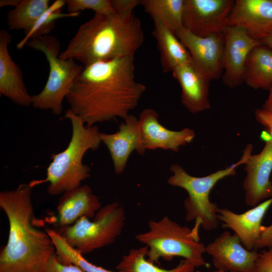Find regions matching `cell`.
I'll list each match as a JSON object with an SVG mask.
<instances>
[{
	"label": "cell",
	"mask_w": 272,
	"mask_h": 272,
	"mask_svg": "<svg viewBox=\"0 0 272 272\" xmlns=\"http://www.w3.org/2000/svg\"><path fill=\"white\" fill-rule=\"evenodd\" d=\"M65 5V1L56 0L39 17L31 29L17 44L18 49H22L31 39L40 38L49 35L54 29L56 20L65 17H75L80 13H63L61 8Z\"/></svg>",
	"instance_id": "cell-26"
},
{
	"label": "cell",
	"mask_w": 272,
	"mask_h": 272,
	"mask_svg": "<svg viewBox=\"0 0 272 272\" xmlns=\"http://www.w3.org/2000/svg\"><path fill=\"white\" fill-rule=\"evenodd\" d=\"M21 0H1L0 7L12 6L16 7L20 3Z\"/></svg>",
	"instance_id": "cell-36"
},
{
	"label": "cell",
	"mask_w": 272,
	"mask_h": 272,
	"mask_svg": "<svg viewBox=\"0 0 272 272\" xmlns=\"http://www.w3.org/2000/svg\"><path fill=\"white\" fill-rule=\"evenodd\" d=\"M250 152L244 151L241 159L237 163L225 169L218 170L203 177H195L189 174L180 165H171L170 170L172 173L167 180L168 183L173 186L184 189L188 194L184 200L186 220L194 221L192 228L198 232L200 227L204 230H215L219 226L217 205L211 201L210 193L214 186L220 180L235 174L236 168L244 164Z\"/></svg>",
	"instance_id": "cell-6"
},
{
	"label": "cell",
	"mask_w": 272,
	"mask_h": 272,
	"mask_svg": "<svg viewBox=\"0 0 272 272\" xmlns=\"http://www.w3.org/2000/svg\"><path fill=\"white\" fill-rule=\"evenodd\" d=\"M227 26L245 30L260 40L272 30V0H236Z\"/></svg>",
	"instance_id": "cell-15"
},
{
	"label": "cell",
	"mask_w": 272,
	"mask_h": 272,
	"mask_svg": "<svg viewBox=\"0 0 272 272\" xmlns=\"http://www.w3.org/2000/svg\"><path fill=\"white\" fill-rule=\"evenodd\" d=\"M171 73L180 86L181 103L189 112L195 114L210 108V81L192 62L180 65Z\"/></svg>",
	"instance_id": "cell-19"
},
{
	"label": "cell",
	"mask_w": 272,
	"mask_h": 272,
	"mask_svg": "<svg viewBox=\"0 0 272 272\" xmlns=\"http://www.w3.org/2000/svg\"><path fill=\"white\" fill-rule=\"evenodd\" d=\"M49 0H21L7 14V24L11 30H23L27 34L41 14L49 7Z\"/></svg>",
	"instance_id": "cell-25"
},
{
	"label": "cell",
	"mask_w": 272,
	"mask_h": 272,
	"mask_svg": "<svg viewBox=\"0 0 272 272\" xmlns=\"http://www.w3.org/2000/svg\"><path fill=\"white\" fill-rule=\"evenodd\" d=\"M244 82L255 90L272 85V50L263 44L254 47L247 58Z\"/></svg>",
	"instance_id": "cell-22"
},
{
	"label": "cell",
	"mask_w": 272,
	"mask_h": 272,
	"mask_svg": "<svg viewBox=\"0 0 272 272\" xmlns=\"http://www.w3.org/2000/svg\"><path fill=\"white\" fill-rule=\"evenodd\" d=\"M271 205L272 197L241 214L219 208L218 219L223 222L224 228H230L234 232L246 249L255 250L263 227V219Z\"/></svg>",
	"instance_id": "cell-16"
},
{
	"label": "cell",
	"mask_w": 272,
	"mask_h": 272,
	"mask_svg": "<svg viewBox=\"0 0 272 272\" xmlns=\"http://www.w3.org/2000/svg\"><path fill=\"white\" fill-rule=\"evenodd\" d=\"M255 272H272V248L258 252L255 264Z\"/></svg>",
	"instance_id": "cell-29"
},
{
	"label": "cell",
	"mask_w": 272,
	"mask_h": 272,
	"mask_svg": "<svg viewBox=\"0 0 272 272\" xmlns=\"http://www.w3.org/2000/svg\"><path fill=\"white\" fill-rule=\"evenodd\" d=\"M246 176L243 182L245 203L254 207L272 197V142L265 141L262 151L247 157L245 163Z\"/></svg>",
	"instance_id": "cell-13"
},
{
	"label": "cell",
	"mask_w": 272,
	"mask_h": 272,
	"mask_svg": "<svg viewBox=\"0 0 272 272\" xmlns=\"http://www.w3.org/2000/svg\"><path fill=\"white\" fill-rule=\"evenodd\" d=\"M134 60L125 56L83 65L65 98L86 126L125 120L138 105L146 87L135 79Z\"/></svg>",
	"instance_id": "cell-1"
},
{
	"label": "cell",
	"mask_w": 272,
	"mask_h": 272,
	"mask_svg": "<svg viewBox=\"0 0 272 272\" xmlns=\"http://www.w3.org/2000/svg\"><path fill=\"white\" fill-rule=\"evenodd\" d=\"M260 42L265 46L272 50V30Z\"/></svg>",
	"instance_id": "cell-35"
},
{
	"label": "cell",
	"mask_w": 272,
	"mask_h": 272,
	"mask_svg": "<svg viewBox=\"0 0 272 272\" xmlns=\"http://www.w3.org/2000/svg\"><path fill=\"white\" fill-rule=\"evenodd\" d=\"M43 53L49 64V74L46 84L38 94L32 96V105L35 108L50 110L55 115L61 114L62 101L83 65L73 59L59 57L60 45L58 39L48 35L30 40L26 44Z\"/></svg>",
	"instance_id": "cell-7"
},
{
	"label": "cell",
	"mask_w": 272,
	"mask_h": 272,
	"mask_svg": "<svg viewBox=\"0 0 272 272\" xmlns=\"http://www.w3.org/2000/svg\"><path fill=\"white\" fill-rule=\"evenodd\" d=\"M68 119L71 122L72 134L67 147L63 151L51 156V162L46 170L45 179L32 181L34 185L49 182L47 193L58 195L81 185L83 181L90 176L91 169L82 162L88 150L99 148L101 142L99 127L97 125L86 126L82 119L70 109L61 119Z\"/></svg>",
	"instance_id": "cell-4"
},
{
	"label": "cell",
	"mask_w": 272,
	"mask_h": 272,
	"mask_svg": "<svg viewBox=\"0 0 272 272\" xmlns=\"http://www.w3.org/2000/svg\"><path fill=\"white\" fill-rule=\"evenodd\" d=\"M100 138L109 150L114 170L117 174L123 172L129 157L134 150L141 155L145 153L141 141L138 118L133 115L129 114L124 120L116 132H101Z\"/></svg>",
	"instance_id": "cell-17"
},
{
	"label": "cell",
	"mask_w": 272,
	"mask_h": 272,
	"mask_svg": "<svg viewBox=\"0 0 272 272\" xmlns=\"http://www.w3.org/2000/svg\"><path fill=\"white\" fill-rule=\"evenodd\" d=\"M152 35L157 41L164 73L172 72L180 65L192 62L188 50L171 30L161 24H154Z\"/></svg>",
	"instance_id": "cell-21"
},
{
	"label": "cell",
	"mask_w": 272,
	"mask_h": 272,
	"mask_svg": "<svg viewBox=\"0 0 272 272\" xmlns=\"http://www.w3.org/2000/svg\"><path fill=\"white\" fill-rule=\"evenodd\" d=\"M68 13H80L91 10L96 14L111 15L116 13L111 0H66Z\"/></svg>",
	"instance_id": "cell-28"
},
{
	"label": "cell",
	"mask_w": 272,
	"mask_h": 272,
	"mask_svg": "<svg viewBox=\"0 0 272 272\" xmlns=\"http://www.w3.org/2000/svg\"><path fill=\"white\" fill-rule=\"evenodd\" d=\"M148 226V231L137 234L135 239L148 248L146 257L149 261L155 263L160 258L171 260L179 256L195 267L208 266L203 256L206 246L200 242L198 232L168 217L150 220Z\"/></svg>",
	"instance_id": "cell-5"
},
{
	"label": "cell",
	"mask_w": 272,
	"mask_h": 272,
	"mask_svg": "<svg viewBox=\"0 0 272 272\" xmlns=\"http://www.w3.org/2000/svg\"><path fill=\"white\" fill-rule=\"evenodd\" d=\"M272 248V223L268 226H263L260 236L256 243L255 249Z\"/></svg>",
	"instance_id": "cell-31"
},
{
	"label": "cell",
	"mask_w": 272,
	"mask_h": 272,
	"mask_svg": "<svg viewBox=\"0 0 272 272\" xmlns=\"http://www.w3.org/2000/svg\"><path fill=\"white\" fill-rule=\"evenodd\" d=\"M12 36L8 31H0V93L21 106L32 105V97L25 85L19 66L13 60L8 45Z\"/></svg>",
	"instance_id": "cell-18"
},
{
	"label": "cell",
	"mask_w": 272,
	"mask_h": 272,
	"mask_svg": "<svg viewBox=\"0 0 272 272\" xmlns=\"http://www.w3.org/2000/svg\"><path fill=\"white\" fill-rule=\"evenodd\" d=\"M45 230L54 244L56 258L61 263L76 265L84 272H121L111 271L92 263L80 251L71 246L57 231L48 228Z\"/></svg>",
	"instance_id": "cell-27"
},
{
	"label": "cell",
	"mask_w": 272,
	"mask_h": 272,
	"mask_svg": "<svg viewBox=\"0 0 272 272\" xmlns=\"http://www.w3.org/2000/svg\"><path fill=\"white\" fill-rule=\"evenodd\" d=\"M262 44L260 41L252 38L243 29L227 26L224 32L222 76L226 86L234 88L244 83L248 56L254 47Z\"/></svg>",
	"instance_id": "cell-11"
},
{
	"label": "cell",
	"mask_w": 272,
	"mask_h": 272,
	"mask_svg": "<svg viewBox=\"0 0 272 272\" xmlns=\"http://www.w3.org/2000/svg\"><path fill=\"white\" fill-rule=\"evenodd\" d=\"M269 94L261 109L269 118L272 119V85L269 89Z\"/></svg>",
	"instance_id": "cell-34"
},
{
	"label": "cell",
	"mask_w": 272,
	"mask_h": 272,
	"mask_svg": "<svg viewBox=\"0 0 272 272\" xmlns=\"http://www.w3.org/2000/svg\"><path fill=\"white\" fill-rule=\"evenodd\" d=\"M144 40L141 21L133 12L95 14L80 26L59 57L73 59L86 65L97 61L134 56Z\"/></svg>",
	"instance_id": "cell-3"
},
{
	"label": "cell",
	"mask_w": 272,
	"mask_h": 272,
	"mask_svg": "<svg viewBox=\"0 0 272 272\" xmlns=\"http://www.w3.org/2000/svg\"><path fill=\"white\" fill-rule=\"evenodd\" d=\"M33 186L22 183L0 192V207L7 216L9 232L0 250V272H45L55 253L52 239L36 226L32 200Z\"/></svg>",
	"instance_id": "cell-2"
},
{
	"label": "cell",
	"mask_w": 272,
	"mask_h": 272,
	"mask_svg": "<svg viewBox=\"0 0 272 272\" xmlns=\"http://www.w3.org/2000/svg\"><path fill=\"white\" fill-rule=\"evenodd\" d=\"M175 35L188 50L193 64L210 81L222 76L224 33L201 37L183 27Z\"/></svg>",
	"instance_id": "cell-10"
},
{
	"label": "cell",
	"mask_w": 272,
	"mask_h": 272,
	"mask_svg": "<svg viewBox=\"0 0 272 272\" xmlns=\"http://www.w3.org/2000/svg\"><path fill=\"white\" fill-rule=\"evenodd\" d=\"M147 252L146 246L130 249L122 257L116 268L121 272H194L195 266L185 259L172 269L159 267L147 259Z\"/></svg>",
	"instance_id": "cell-24"
},
{
	"label": "cell",
	"mask_w": 272,
	"mask_h": 272,
	"mask_svg": "<svg viewBox=\"0 0 272 272\" xmlns=\"http://www.w3.org/2000/svg\"><path fill=\"white\" fill-rule=\"evenodd\" d=\"M234 2L233 0H184L183 28L201 37L224 33Z\"/></svg>",
	"instance_id": "cell-9"
},
{
	"label": "cell",
	"mask_w": 272,
	"mask_h": 272,
	"mask_svg": "<svg viewBox=\"0 0 272 272\" xmlns=\"http://www.w3.org/2000/svg\"><path fill=\"white\" fill-rule=\"evenodd\" d=\"M157 112L146 108L138 118L141 141L144 150L161 149L174 152L181 146L190 143L195 137L194 131L188 127L179 131L170 130L159 121Z\"/></svg>",
	"instance_id": "cell-14"
},
{
	"label": "cell",
	"mask_w": 272,
	"mask_h": 272,
	"mask_svg": "<svg viewBox=\"0 0 272 272\" xmlns=\"http://www.w3.org/2000/svg\"><path fill=\"white\" fill-rule=\"evenodd\" d=\"M45 272H84L78 266L73 264H64L57 259L55 253L49 259Z\"/></svg>",
	"instance_id": "cell-30"
},
{
	"label": "cell",
	"mask_w": 272,
	"mask_h": 272,
	"mask_svg": "<svg viewBox=\"0 0 272 272\" xmlns=\"http://www.w3.org/2000/svg\"><path fill=\"white\" fill-rule=\"evenodd\" d=\"M101 208L98 197L87 184L67 191L62 194L56 208L60 227L71 225L83 217L93 219Z\"/></svg>",
	"instance_id": "cell-20"
},
{
	"label": "cell",
	"mask_w": 272,
	"mask_h": 272,
	"mask_svg": "<svg viewBox=\"0 0 272 272\" xmlns=\"http://www.w3.org/2000/svg\"><path fill=\"white\" fill-rule=\"evenodd\" d=\"M125 212L117 202L107 204L97 211L93 220L83 217L57 231L66 242L82 254L113 243L125 223Z\"/></svg>",
	"instance_id": "cell-8"
},
{
	"label": "cell",
	"mask_w": 272,
	"mask_h": 272,
	"mask_svg": "<svg viewBox=\"0 0 272 272\" xmlns=\"http://www.w3.org/2000/svg\"><path fill=\"white\" fill-rule=\"evenodd\" d=\"M184 0H141V6L154 24L163 25L175 33L183 26Z\"/></svg>",
	"instance_id": "cell-23"
},
{
	"label": "cell",
	"mask_w": 272,
	"mask_h": 272,
	"mask_svg": "<svg viewBox=\"0 0 272 272\" xmlns=\"http://www.w3.org/2000/svg\"><path fill=\"white\" fill-rule=\"evenodd\" d=\"M216 269L225 272H255L257 250H248L235 234L225 231L206 246Z\"/></svg>",
	"instance_id": "cell-12"
},
{
	"label": "cell",
	"mask_w": 272,
	"mask_h": 272,
	"mask_svg": "<svg viewBox=\"0 0 272 272\" xmlns=\"http://www.w3.org/2000/svg\"><path fill=\"white\" fill-rule=\"evenodd\" d=\"M111 2L117 13L133 12L136 7L141 5V0H111Z\"/></svg>",
	"instance_id": "cell-32"
},
{
	"label": "cell",
	"mask_w": 272,
	"mask_h": 272,
	"mask_svg": "<svg viewBox=\"0 0 272 272\" xmlns=\"http://www.w3.org/2000/svg\"><path fill=\"white\" fill-rule=\"evenodd\" d=\"M209 272H225V271H223L220 270L216 269V270H215L211 271H209Z\"/></svg>",
	"instance_id": "cell-37"
},
{
	"label": "cell",
	"mask_w": 272,
	"mask_h": 272,
	"mask_svg": "<svg viewBox=\"0 0 272 272\" xmlns=\"http://www.w3.org/2000/svg\"><path fill=\"white\" fill-rule=\"evenodd\" d=\"M255 115L257 121L263 125L268 131L272 142V119L268 117L261 108L255 110Z\"/></svg>",
	"instance_id": "cell-33"
}]
</instances>
